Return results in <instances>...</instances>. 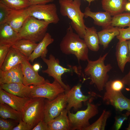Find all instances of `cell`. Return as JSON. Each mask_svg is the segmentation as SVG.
Returning a JSON list of instances; mask_svg holds the SVG:
<instances>
[{
	"label": "cell",
	"instance_id": "1",
	"mask_svg": "<svg viewBox=\"0 0 130 130\" xmlns=\"http://www.w3.org/2000/svg\"><path fill=\"white\" fill-rule=\"evenodd\" d=\"M71 25L66 30L65 36L60 44L62 52L66 55H74L79 62L80 60H89L88 48L84 40L77 33H74Z\"/></svg>",
	"mask_w": 130,
	"mask_h": 130
},
{
	"label": "cell",
	"instance_id": "2",
	"mask_svg": "<svg viewBox=\"0 0 130 130\" xmlns=\"http://www.w3.org/2000/svg\"><path fill=\"white\" fill-rule=\"evenodd\" d=\"M60 12L64 16L71 20V26L81 38L86 33V26L84 24V13L80 9V0H59Z\"/></svg>",
	"mask_w": 130,
	"mask_h": 130
},
{
	"label": "cell",
	"instance_id": "3",
	"mask_svg": "<svg viewBox=\"0 0 130 130\" xmlns=\"http://www.w3.org/2000/svg\"><path fill=\"white\" fill-rule=\"evenodd\" d=\"M108 54L105 53L100 56L96 60H87L88 64L84 70V73L89 77L91 84H94L99 91H102L108 81L109 76L108 73L112 69L110 64L105 65L104 61Z\"/></svg>",
	"mask_w": 130,
	"mask_h": 130
},
{
	"label": "cell",
	"instance_id": "4",
	"mask_svg": "<svg viewBox=\"0 0 130 130\" xmlns=\"http://www.w3.org/2000/svg\"><path fill=\"white\" fill-rule=\"evenodd\" d=\"M50 24L29 16L18 32L20 39L29 40L36 43L45 36Z\"/></svg>",
	"mask_w": 130,
	"mask_h": 130
},
{
	"label": "cell",
	"instance_id": "5",
	"mask_svg": "<svg viewBox=\"0 0 130 130\" xmlns=\"http://www.w3.org/2000/svg\"><path fill=\"white\" fill-rule=\"evenodd\" d=\"M45 98H30L22 111V120L27 123L31 130L40 121L44 120Z\"/></svg>",
	"mask_w": 130,
	"mask_h": 130
},
{
	"label": "cell",
	"instance_id": "6",
	"mask_svg": "<svg viewBox=\"0 0 130 130\" xmlns=\"http://www.w3.org/2000/svg\"><path fill=\"white\" fill-rule=\"evenodd\" d=\"M90 101L86 104L87 107L84 110H78L75 113L68 111V115L72 130H85L91 124L89 120L98 112L97 106Z\"/></svg>",
	"mask_w": 130,
	"mask_h": 130
},
{
	"label": "cell",
	"instance_id": "7",
	"mask_svg": "<svg viewBox=\"0 0 130 130\" xmlns=\"http://www.w3.org/2000/svg\"><path fill=\"white\" fill-rule=\"evenodd\" d=\"M26 10L29 16L50 24H56L60 20L56 6L54 3L31 5Z\"/></svg>",
	"mask_w": 130,
	"mask_h": 130
},
{
	"label": "cell",
	"instance_id": "8",
	"mask_svg": "<svg viewBox=\"0 0 130 130\" xmlns=\"http://www.w3.org/2000/svg\"><path fill=\"white\" fill-rule=\"evenodd\" d=\"M30 98H43L49 100H52L59 94L65 92V90L60 84L54 80L52 83L46 80L44 83L40 84L31 85Z\"/></svg>",
	"mask_w": 130,
	"mask_h": 130
},
{
	"label": "cell",
	"instance_id": "9",
	"mask_svg": "<svg viewBox=\"0 0 130 130\" xmlns=\"http://www.w3.org/2000/svg\"><path fill=\"white\" fill-rule=\"evenodd\" d=\"M81 85L78 84L65 91L67 99L66 109L68 111L73 108L74 111H77L82 107L83 102L86 104L89 101H92L93 97L95 96V94L92 93L88 95H84L81 91Z\"/></svg>",
	"mask_w": 130,
	"mask_h": 130
},
{
	"label": "cell",
	"instance_id": "10",
	"mask_svg": "<svg viewBox=\"0 0 130 130\" xmlns=\"http://www.w3.org/2000/svg\"><path fill=\"white\" fill-rule=\"evenodd\" d=\"M42 59L47 66V68L42 70V72L48 74L49 76L52 77L54 80L58 82L65 91L69 90L71 88L70 87L63 82L61 77L64 73L71 72V69L61 65L59 64V60L56 58L52 54L50 55L48 59L46 58Z\"/></svg>",
	"mask_w": 130,
	"mask_h": 130
},
{
	"label": "cell",
	"instance_id": "11",
	"mask_svg": "<svg viewBox=\"0 0 130 130\" xmlns=\"http://www.w3.org/2000/svg\"><path fill=\"white\" fill-rule=\"evenodd\" d=\"M67 104V98L65 92L59 94L52 100L45 99L44 121L48 123L58 116L66 108Z\"/></svg>",
	"mask_w": 130,
	"mask_h": 130
},
{
	"label": "cell",
	"instance_id": "12",
	"mask_svg": "<svg viewBox=\"0 0 130 130\" xmlns=\"http://www.w3.org/2000/svg\"><path fill=\"white\" fill-rule=\"evenodd\" d=\"M105 90L103 99L107 104L112 105L117 111H121L126 110L130 112V99L125 96L121 91Z\"/></svg>",
	"mask_w": 130,
	"mask_h": 130
},
{
	"label": "cell",
	"instance_id": "13",
	"mask_svg": "<svg viewBox=\"0 0 130 130\" xmlns=\"http://www.w3.org/2000/svg\"><path fill=\"white\" fill-rule=\"evenodd\" d=\"M29 61L25 57L23 58L20 64L23 75V83L26 86L36 85L45 83L46 80L40 76L38 72L33 69Z\"/></svg>",
	"mask_w": 130,
	"mask_h": 130
},
{
	"label": "cell",
	"instance_id": "14",
	"mask_svg": "<svg viewBox=\"0 0 130 130\" xmlns=\"http://www.w3.org/2000/svg\"><path fill=\"white\" fill-rule=\"evenodd\" d=\"M26 8L15 9L9 8L5 23L8 24L18 33L29 16Z\"/></svg>",
	"mask_w": 130,
	"mask_h": 130
},
{
	"label": "cell",
	"instance_id": "15",
	"mask_svg": "<svg viewBox=\"0 0 130 130\" xmlns=\"http://www.w3.org/2000/svg\"><path fill=\"white\" fill-rule=\"evenodd\" d=\"M30 98L14 95L0 88V103L6 104L18 111L21 112L26 104Z\"/></svg>",
	"mask_w": 130,
	"mask_h": 130
},
{
	"label": "cell",
	"instance_id": "16",
	"mask_svg": "<svg viewBox=\"0 0 130 130\" xmlns=\"http://www.w3.org/2000/svg\"><path fill=\"white\" fill-rule=\"evenodd\" d=\"M23 75L20 64L7 71H3L0 70V84L23 83Z\"/></svg>",
	"mask_w": 130,
	"mask_h": 130
},
{
	"label": "cell",
	"instance_id": "17",
	"mask_svg": "<svg viewBox=\"0 0 130 130\" xmlns=\"http://www.w3.org/2000/svg\"><path fill=\"white\" fill-rule=\"evenodd\" d=\"M21 39L18 33L6 23L0 24V44L11 46Z\"/></svg>",
	"mask_w": 130,
	"mask_h": 130
},
{
	"label": "cell",
	"instance_id": "18",
	"mask_svg": "<svg viewBox=\"0 0 130 130\" xmlns=\"http://www.w3.org/2000/svg\"><path fill=\"white\" fill-rule=\"evenodd\" d=\"M84 13L85 18L90 17L92 18L94 20V23L96 25L102 26L103 28L111 25L112 17L106 12H93L87 7Z\"/></svg>",
	"mask_w": 130,
	"mask_h": 130
},
{
	"label": "cell",
	"instance_id": "19",
	"mask_svg": "<svg viewBox=\"0 0 130 130\" xmlns=\"http://www.w3.org/2000/svg\"><path fill=\"white\" fill-rule=\"evenodd\" d=\"M68 111L65 109L58 116L48 122L49 130H72Z\"/></svg>",
	"mask_w": 130,
	"mask_h": 130
},
{
	"label": "cell",
	"instance_id": "20",
	"mask_svg": "<svg viewBox=\"0 0 130 130\" xmlns=\"http://www.w3.org/2000/svg\"><path fill=\"white\" fill-rule=\"evenodd\" d=\"M24 56L18 50L11 46L0 70L6 71L12 69L20 64Z\"/></svg>",
	"mask_w": 130,
	"mask_h": 130
},
{
	"label": "cell",
	"instance_id": "21",
	"mask_svg": "<svg viewBox=\"0 0 130 130\" xmlns=\"http://www.w3.org/2000/svg\"><path fill=\"white\" fill-rule=\"evenodd\" d=\"M54 41V39L50 34L47 32L43 39L38 43L28 59L32 63L35 59L40 57L41 58H46L48 52L47 47Z\"/></svg>",
	"mask_w": 130,
	"mask_h": 130
},
{
	"label": "cell",
	"instance_id": "22",
	"mask_svg": "<svg viewBox=\"0 0 130 130\" xmlns=\"http://www.w3.org/2000/svg\"><path fill=\"white\" fill-rule=\"evenodd\" d=\"M0 88L20 97L30 98V86L26 85L23 83H12L1 84Z\"/></svg>",
	"mask_w": 130,
	"mask_h": 130
},
{
	"label": "cell",
	"instance_id": "23",
	"mask_svg": "<svg viewBox=\"0 0 130 130\" xmlns=\"http://www.w3.org/2000/svg\"><path fill=\"white\" fill-rule=\"evenodd\" d=\"M116 55L118 66L123 72L126 64L129 62L130 58L127 40L119 41L116 47Z\"/></svg>",
	"mask_w": 130,
	"mask_h": 130
},
{
	"label": "cell",
	"instance_id": "24",
	"mask_svg": "<svg viewBox=\"0 0 130 130\" xmlns=\"http://www.w3.org/2000/svg\"><path fill=\"white\" fill-rule=\"evenodd\" d=\"M127 0H102L103 9L112 16H114L126 10Z\"/></svg>",
	"mask_w": 130,
	"mask_h": 130
},
{
	"label": "cell",
	"instance_id": "25",
	"mask_svg": "<svg viewBox=\"0 0 130 130\" xmlns=\"http://www.w3.org/2000/svg\"><path fill=\"white\" fill-rule=\"evenodd\" d=\"M119 27L111 25L98 32L99 44L102 45L104 49L107 48L112 40L119 34Z\"/></svg>",
	"mask_w": 130,
	"mask_h": 130
},
{
	"label": "cell",
	"instance_id": "26",
	"mask_svg": "<svg viewBox=\"0 0 130 130\" xmlns=\"http://www.w3.org/2000/svg\"><path fill=\"white\" fill-rule=\"evenodd\" d=\"M86 30L83 39L87 46L91 51H98L99 49V41L96 29L93 26L86 27Z\"/></svg>",
	"mask_w": 130,
	"mask_h": 130
},
{
	"label": "cell",
	"instance_id": "27",
	"mask_svg": "<svg viewBox=\"0 0 130 130\" xmlns=\"http://www.w3.org/2000/svg\"><path fill=\"white\" fill-rule=\"evenodd\" d=\"M29 40L21 39L11 47L17 50L28 59L38 45Z\"/></svg>",
	"mask_w": 130,
	"mask_h": 130
},
{
	"label": "cell",
	"instance_id": "28",
	"mask_svg": "<svg viewBox=\"0 0 130 130\" xmlns=\"http://www.w3.org/2000/svg\"><path fill=\"white\" fill-rule=\"evenodd\" d=\"M0 117L2 118L12 119L19 122L22 119L21 111L14 109L5 103H0Z\"/></svg>",
	"mask_w": 130,
	"mask_h": 130
},
{
	"label": "cell",
	"instance_id": "29",
	"mask_svg": "<svg viewBox=\"0 0 130 130\" xmlns=\"http://www.w3.org/2000/svg\"><path fill=\"white\" fill-rule=\"evenodd\" d=\"M110 112L104 110L98 119L87 128L85 130H104L108 118L110 116Z\"/></svg>",
	"mask_w": 130,
	"mask_h": 130
},
{
	"label": "cell",
	"instance_id": "30",
	"mask_svg": "<svg viewBox=\"0 0 130 130\" xmlns=\"http://www.w3.org/2000/svg\"><path fill=\"white\" fill-rule=\"evenodd\" d=\"M130 23V12L122 13L113 16L111 26L124 28Z\"/></svg>",
	"mask_w": 130,
	"mask_h": 130
},
{
	"label": "cell",
	"instance_id": "31",
	"mask_svg": "<svg viewBox=\"0 0 130 130\" xmlns=\"http://www.w3.org/2000/svg\"><path fill=\"white\" fill-rule=\"evenodd\" d=\"M0 2L10 8L15 9H26L31 5L28 0H0Z\"/></svg>",
	"mask_w": 130,
	"mask_h": 130
},
{
	"label": "cell",
	"instance_id": "32",
	"mask_svg": "<svg viewBox=\"0 0 130 130\" xmlns=\"http://www.w3.org/2000/svg\"><path fill=\"white\" fill-rule=\"evenodd\" d=\"M124 84L121 80L116 79L108 81L106 83L105 87L116 92L121 91L124 88Z\"/></svg>",
	"mask_w": 130,
	"mask_h": 130
},
{
	"label": "cell",
	"instance_id": "33",
	"mask_svg": "<svg viewBox=\"0 0 130 130\" xmlns=\"http://www.w3.org/2000/svg\"><path fill=\"white\" fill-rule=\"evenodd\" d=\"M19 122L9 119L0 118V130H13L17 126Z\"/></svg>",
	"mask_w": 130,
	"mask_h": 130
},
{
	"label": "cell",
	"instance_id": "34",
	"mask_svg": "<svg viewBox=\"0 0 130 130\" xmlns=\"http://www.w3.org/2000/svg\"><path fill=\"white\" fill-rule=\"evenodd\" d=\"M130 115V112L127 111L125 113L116 117L114 124L115 129L118 130L120 129L124 121L127 119Z\"/></svg>",
	"mask_w": 130,
	"mask_h": 130
},
{
	"label": "cell",
	"instance_id": "35",
	"mask_svg": "<svg viewBox=\"0 0 130 130\" xmlns=\"http://www.w3.org/2000/svg\"><path fill=\"white\" fill-rule=\"evenodd\" d=\"M119 34L116 36L119 41H126L130 39V27L126 28L119 27Z\"/></svg>",
	"mask_w": 130,
	"mask_h": 130
},
{
	"label": "cell",
	"instance_id": "36",
	"mask_svg": "<svg viewBox=\"0 0 130 130\" xmlns=\"http://www.w3.org/2000/svg\"><path fill=\"white\" fill-rule=\"evenodd\" d=\"M11 46L0 44V67L2 66Z\"/></svg>",
	"mask_w": 130,
	"mask_h": 130
},
{
	"label": "cell",
	"instance_id": "37",
	"mask_svg": "<svg viewBox=\"0 0 130 130\" xmlns=\"http://www.w3.org/2000/svg\"><path fill=\"white\" fill-rule=\"evenodd\" d=\"M9 8L0 2V24L5 23Z\"/></svg>",
	"mask_w": 130,
	"mask_h": 130
},
{
	"label": "cell",
	"instance_id": "38",
	"mask_svg": "<svg viewBox=\"0 0 130 130\" xmlns=\"http://www.w3.org/2000/svg\"><path fill=\"white\" fill-rule=\"evenodd\" d=\"M31 130L28 124L22 119L19 122L18 125L13 129V130Z\"/></svg>",
	"mask_w": 130,
	"mask_h": 130
},
{
	"label": "cell",
	"instance_id": "39",
	"mask_svg": "<svg viewBox=\"0 0 130 130\" xmlns=\"http://www.w3.org/2000/svg\"><path fill=\"white\" fill-rule=\"evenodd\" d=\"M32 130H49L47 123L44 120L39 122L33 128Z\"/></svg>",
	"mask_w": 130,
	"mask_h": 130
},
{
	"label": "cell",
	"instance_id": "40",
	"mask_svg": "<svg viewBox=\"0 0 130 130\" xmlns=\"http://www.w3.org/2000/svg\"><path fill=\"white\" fill-rule=\"evenodd\" d=\"M121 80L124 84L127 86V90L130 92V69L128 73Z\"/></svg>",
	"mask_w": 130,
	"mask_h": 130
},
{
	"label": "cell",
	"instance_id": "41",
	"mask_svg": "<svg viewBox=\"0 0 130 130\" xmlns=\"http://www.w3.org/2000/svg\"><path fill=\"white\" fill-rule=\"evenodd\" d=\"M31 5L44 4L52 2L54 0H28Z\"/></svg>",
	"mask_w": 130,
	"mask_h": 130
},
{
	"label": "cell",
	"instance_id": "42",
	"mask_svg": "<svg viewBox=\"0 0 130 130\" xmlns=\"http://www.w3.org/2000/svg\"><path fill=\"white\" fill-rule=\"evenodd\" d=\"M32 66L34 70L35 71L38 72L40 67L39 64L38 63H36L32 65Z\"/></svg>",
	"mask_w": 130,
	"mask_h": 130
},
{
	"label": "cell",
	"instance_id": "43",
	"mask_svg": "<svg viewBox=\"0 0 130 130\" xmlns=\"http://www.w3.org/2000/svg\"><path fill=\"white\" fill-rule=\"evenodd\" d=\"M126 10L130 11V2L127 3L126 5Z\"/></svg>",
	"mask_w": 130,
	"mask_h": 130
},
{
	"label": "cell",
	"instance_id": "44",
	"mask_svg": "<svg viewBox=\"0 0 130 130\" xmlns=\"http://www.w3.org/2000/svg\"><path fill=\"white\" fill-rule=\"evenodd\" d=\"M127 42L130 54V58L128 62H130V39L127 40Z\"/></svg>",
	"mask_w": 130,
	"mask_h": 130
},
{
	"label": "cell",
	"instance_id": "45",
	"mask_svg": "<svg viewBox=\"0 0 130 130\" xmlns=\"http://www.w3.org/2000/svg\"><path fill=\"white\" fill-rule=\"evenodd\" d=\"M87 1L89 3V5L94 0H84Z\"/></svg>",
	"mask_w": 130,
	"mask_h": 130
},
{
	"label": "cell",
	"instance_id": "46",
	"mask_svg": "<svg viewBox=\"0 0 130 130\" xmlns=\"http://www.w3.org/2000/svg\"><path fill=\"white\" fill-rule=\"evenodd\" d=\"M130 122H129V124L128 127L126 129V130H130V117L129 118Z\"/></svg>",
	"mask_w": 130,
	"mask_h": 130
},
{
	"label": "cell",
	"instance_id": "47",
	"mask_svg": "<svg viewBox=\"0 0 130 130\" xmlns=\"http://www.w3.org/2000/svg\"><path fill=\"white\" fill-rule=\"evenodd\" d=\"M128 26V27H130V23L129 24L128 26Z\"/></svg>",
	"mask_w": 130,
	"mask_h": 130
},
{
	"label": "cell",
	"instance_id": "48",
	"mask_svg": "<svg viewBox=\"0 0 130 130\" xmlns=\"http://www.w3.org/2000/svg\"><path fill=\"white\" fill-rule=\"evenodd\" d=\"M128 0L129 1H130V0Z\"/></svg>",
	"mask_w": 130,
	"mask_h": 130
}]
</instances>
